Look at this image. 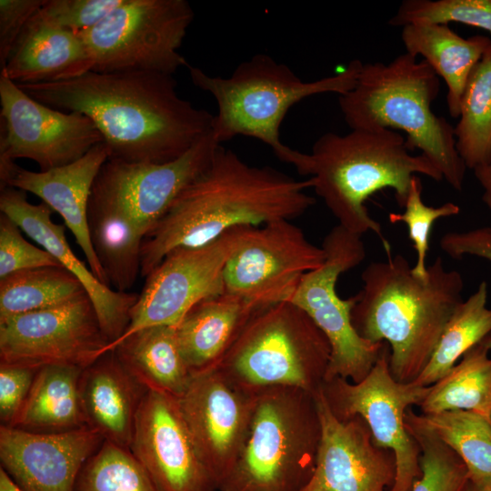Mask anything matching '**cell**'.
<instances>
[{
	"mask_svg": "<svg viewBox=\"0 0 491 491\" xmlns=\"http://www.w3.org/2000/svg\"><path fill=\"white\" fill-rule=\"evenodd\" d=\"M17 85L50 107L87 115L109 158L127 163L172 161L212 130L214 115L180 97L169 74L89 71L65 81Z\"/></svg>",
	"mask_w": 491,
	"mask_h": 491,
	"instance_id": "6da1fadb",
	"label": "cell"
},
{
	"mask_svg": "<svg viewBox=\"0 0 491 491\" xmlns=\"http://www.w3.org/2000/svg\"><path fill=\"white\" fill-rule=\"evenodd\" d=\"M312 178L296 179L271 166H254L219 145L209 165L178 195L145 236L141 276L172 250L199 246L239 226L292 220L316 203Z\"/></svg>",
	"mask_w": 491,
	"mask_h": 491,
	"instance_id": "7a4b0ae2",
	"label": "cell"
},
{
	"mask_svg": "<svg viewBox=\"0 0 491 491\" xmlns=\"http://www.w3.org/2000/svg\"><path fill=\"white\" fill-rule=\"evenodd\" d=\"M351 320L356 333L389 346V369L400 383L414 382L426 366L446 322L463 301L464 281L438 256L427 276L413 274L402 255L372 262L361 275Z\"/></svg>",
	"mask_w": 491,
	"mask_h": 491,
	"instance_id": "3957f363",
	"label": "cell"
},
{
	"mask_svg": "<svg viewBox=\"0 0 491 491\" xmlns=\"http://www.w3.org/2000/svg\"><path fill=\"white\" fill-rule=\"evenodd\" d=\"M410 152L405 136L390 129H355L345 135L328 132L314 143L311 153H302L295 168L313 179V189L338 225L360 235L375 233L388 256L391 246L380 224L369 215L366 201L377 191L390 188L398 205L404 207L414 175L443 179L425 155Z\"/></svg>",
	"mask_w": 491,
	"mask_h": 491,
	"instance_id": "277c9868",
	"label": "cell"
},
{
	"mask_svg": "<svg viewBox=\"0 0 491 491\" xmlns=\"http://www.w3.org/2000/svg\"><path fill=\"white\" fill-rule=\"evenodd\" d=\"M439 89L431 66L404 53L387 64L363 63L355 87L338 95V104L351 130L403 131L407 148L418 149L460 191L466 167L456 148L455 128L431 109Z\"/></svg>",
	"mask_w": 491,
	"mask_h": 491,
	"instance_id": "5b68a950",
	"label": "cell"
},
{
	"mask_svg": "<svg viewBox=\"0 0 491 491\" xmlns=\"http://www.w3.org/2000/svg\"><path fill=\"white\" fill-rule=\"evenodd\" d=\"M362 65L352 60L341 72L311 82L266 54L240 63L228 77L210 75L191 65L188 69L193 85L217 104L212 133L219 144L237 135L254 137L267 145L280 161L295 166L302 152L280 139V126L289 109L312 95L349 92Z\"/></svg>",
	"mask_w": 491,
	"mask_h": 491,
	"instance_id": "8992f818",
	"label": "cell"
},
{
	"mask_svg": "<svg viewBox=\"0 0 491 491\" xmlns=\"http://www.w3.org/2000/svg\"><path fill=\"white\" fill-rule=\"evenodd\" d=\"M321 434L315 393L257 392L245 446L218 491H300L313 474Z\"/></svg>",
	"mask_w": 491,
	"mask_h": 491,
	"instance_id": "52a82bcc",
	"label": "cell"
},
{
	"mask_svg": "<svg viewBox=\"0 0 491 491\" xmlns=\"http://www.w3.org/2000/svg\"><path fill=\"white\" fill-rule=\"evenodd\" d=\"M331 347L309 316L291 302L256 308L216 368L254 391L290 386L316 393Z\"/></svg>",
	"mask_w": 491,
	"mask_h": 491,
	"instance_id": "ba28073f",
	"label": "cell"
},
{
	"mask_svg": "<svg viewBox=\"0 0 491 491\" xmlns=\"http://www.w3.org/2000/svg\"><path fill=\"white\" fill-rule=\"evenodd\" d=\"M194 16L186 0H125L78 35L93 57L92 71L173 75L190 66L178 50Z\"/></svg>",
	"mask_w": 491,
	"mask_h": 491,
	"instance_id": "9c48e42d",
	"label": "cell"
},
{
	"mask_svg": "<svg viewBox=\"0 0 491 491\" xmlns=\"http://www.w3.org/2000/svg\"><path fill=\"white\" fill-rule=\"evenodd\" d=\"M362 235L340 225L324 237L326 261L301 278L289 301L304 310L326 336L331 355L326 379L362 381L379 358L386 344L362 338L353 326L355 296L342 299L336 293L338 277L366 257ZM324 381V382H325Z\"/></svg>",
	"mask_w": 491,
	"mask_h": 491,
	"instance_id": "30bf717a",
	"label": "cell"
},
{
	"mask_svg": "<svg viewBox=\"0 0 491 491\" xmlns=\"http://www.w3.org/2000/svg\"><path fill=\"white\" fill-rule=\"evenodd\" d=\"M389 346L360 382L335 377L323 383L321 389L332 413L346 420L360 416L368 426L375 444L388 448L396 457V478L389 491H410L420 476V448L408 433L405 416L428 395L431 386L400 383L389 369Z\"/></svg>",
	"mask_w": 491,
	"mask_h": 491,
	"instance_id": "8fae6325",
	"label": "cell"
},
{
	"mask_svg": "<svg viewBox=\"0 0 491 491\" xmlns=\"http://www.w3.org/2000/svg\"><path fill=\"white\" fill-rule=\"evenodd\" d=\"M290 221L248 228L225 266V293L256 307L289 301L304 275L325 263L323 247Z\"/></svg>",
	"mask_w": 491,
	"mask_h": 491,
	"instance_id": "7c38bea8",
	"label": "cell"
},
{
	"mask_svg": "<svg viewBox=\"0 0 491 491\" xmlns=\"http://www.w3.org/2000/svg\"><path fill=\"white\" fill-rule=\"evenodd\" d=\"M249 227L233 228L203 246L170 251L145 276L125 332L105 351L140 329L159 325L176 326L196 303L223 293L225 266Z\"/></svg>",
	"mask_w": 491,
	"mask_h": 491,
	"instance_id": "4fadbf2b",
	"label": "cell"
},
{
	"mask_svg": "<svg viewBox=\"0 0 491 491\" xmlns=\"http://www.w3.org/2000/svg\"><path fill=\"white\" fill-rule=\"evenodd\" d=\"M0 103V165L25 158L45 172L69 165L105 142L87 115L40 103L2 75Z\"/></svg>",
	"mask_w": 491,
	"mask_h": 491,
	"instance_id": "5bb4252c",
	"label": "cell"
},
{
	"mask_svg": "<svg viewBox=\"0 0 491 491\" xmlns=\"http://www.w3.org/2000/svg\"><path fill=\"white\" fill-rule=\"evenodd\" d=\"M108 345L87 294L0 321V364L84 369L103 356Z\"/></svg>",
	"mask_w": 491,
	"mask_h": 491,
	"instance_id": "9a60e30c",
	"label": "cell"
},
{
	"mask_svg": "<svg viewBox=\"0 0 491 491\" xmlns=\"http://www.w3.org/2000/svg\"><path fill=\"white\" fill-rule=\"evenodd\" d=\"M257 392L215 368L192 376L177 399L198 453L217 490L232 472L245 446Z\"/></svg>",
	"mask_w": 491,
	"mask_h": 491,
	"instance_id": "2e32d148",
	"label": "cell"
},
{
	"mask_svg": "<svg viewBox=\"0 0 491 491\" xmlns=\"http://www.w3.org/2000/svg\"><path fill=\"white\" fill-rule=\"evenodd\" d=\"M219 145L211 130L180 157L166 163L109 158L100 169L91 195L121 206L145 236L184 189L209 165Z\"/></svg>",
	"mask_w": 491,
	"mask_h": 491,
	"instance_id": "e0dca14e",
	"label": "cell"
},
{
	"mask_svg": "<svg viewBox=\"0 0 491 491\" xmlns=\"http://www.w3.org/2000/svg\"><path fill=\"white\" fill-rule=\"evenodd\" d=\"M129 450L159 491H215L176 398L153 390L143 395Z\"/></svg>",
	"mask_w": 491,
	"mask_h": 491,
	"instance_id": "ac0fdd59",
	"label": "cell"
},
{
	"mask_svg": "<svg viewBox=\"0 0 491 491\" xmlns=\"http://www.w3.org/2000/svg\"><path fill=\"white\" fill-rule=\"evenodd\" d=\"M315 398L321 440L313 474L300 491H389L396 478L394 452L375 444L360 416L337 418L321 387Z\"/></svg>",
	"mask_w": 491,
	"mask_h": 491,
	"instance_id": "d6986e66",
	"label": "cell"
},
{
	"mask_svg": "<svg viewBox=\"0 0 491 491\" xmlns=\"http://www.w3.org/2000/svg\"><path fill=\"white\" fill-rule=\"evenodd\" d=\"M104 441L88 426L41 433L1 425V468L23 491H74L80 470Z\"/></svg>",
	"mask_w": 491,
	"mask_h": 491,
	"instance_id": "ffe728a7",
	"label": "cell"
},
{
	"mask_svg": "<svg viewBox=\"0 0 491 491\" xmlns=\"http://www.w3.org/2000/svg\"><path fill=\"white\" fill-rule=\"evenodd\" d=\"M0 211L78 278L94 305L109 345L118 340L129 325L138 295L118 292L100 282L75 255L65 235V225L52 221L54 211L44 202L31 204L25 192L7 186L1 190Z\"/></svg>",
	"mask_w": 491,
	"mask_h": 491,
	"instance_id": "44dd1931",
	"label": "cell"
},
{
	"mask_svg": "<svg viewBox=\"0 0 491 491\" xmlns=\"http://www.w3.org/2000/svg\"><path fill=\"white\" fill-rule=\"evenodd\" d=\"M109 157V149L103 142L64 166L35 172L14 163L0 173L1 190L9 186L30 192L60 215L83 251L90 270L106 286V277L90 240L87 212L95 178Z\"/></svg>",
	"mask_w": 491,
	"mask_h": 491,
	"instance_id": "7402d4cb",
	"label": "cell"
},
{
	"mask_svg": "<svg viewBox=\"0 0 491 491\" xmlns=\"http://www.w3.org/2000/svg\"><path fill=\"white\" fill-rule=\"evenodd\" d=\"M94 67L93 57L72 31L45 17L39 10L26 24L0 75L17 85L65 81Z\"/></svg>",
	"mask_w": 491,
	"mask_h": 491,
	"instance_id": "603a6c76",
	"label": "cell"
},
{
	"mask_svg": "<svg viewBox=\"0 0 491 491\" xmlns=\"http://www.w3.org/2000/svg\"><path fill=\"white\" fill-rule=\"evenodd\" d=\"M80 397L85 424L105 441L129 449L135 418L145 392L113 350L83 369Z\"/></svg>",
	"mask_w": 491,
	"mask_h": 491,
	"instance_id": "cb8c5ba5",
	"label": "cell"
},
{
	"mask_svg": "<svg viewBox=\"0 0 491 491\" xmlns=\"http://www.w3.org/2000/svg\"><path fill=\"white\" fill-rule=\"evenodd\" d=\"M258 307L225 292L196 303L176 325L179 347L192 375L218 366Z\"/></svg>",
	"mask_w": 491,
	"mask_h": 491,
	"instance_id": "d4e9b609",
	"label": "cell"
},
{
	"mask_svg": "<svg viewBox=\"0 0 491 491\" xmlns=\"http://www.w3.org/2000/svg\"><path fill=\"white\" fill-rule=\"evenodd\" d=\"M406 53L423 57L447 86L450 115L459 116L460 103L467 79L491 40L481 35L464 38L448 25L417 22L402 27Z\"/></svg>",
	"mask_w": 491,
	"mask_h": 491,
	"instance_id": "484cf974",
	"label": "cell"
},
{
	"mask_svg": "<svg viewBox=\"0 0 491 491\" xmlns=\"http://www.w3.org/2000/svg\"><path fill=\"white\" fill-rule=\"evenodd\" d=\"M111 350L145 390L178 399L192 379L179 347L176 326L159 325L140 329L107 349Z\"/></svg>",
	"mask_w": 491,
	"mask_h": 491,
	"instance_id": "4316f807",
	"label": "cell"
},
{
	"mask_svg": "<svg viewBox=\"0 0 491 491\" xmlns=\"http://www.w3.org/2000/svg\"><path fill=\"white\" fill-rule=\"evenodd\" d=\"M87 221L90 240L108 286L128 292L141 275L144 233L121 206L93 195Z\"/></svg>",
	"mask_w": 491,
	"mask_h": 491,
	"instance_id": "83f0119b",
	"label": "cell"
},
{
	"mask_svg": "<svg viewBox=\"0 0 491 491\" xmlns=\"http://www.w3.org/2000/svg\"><path fill=\"white\" fill-rule=\"evenodd\" d=\"M82 372L83 368L74 366L39 368L12 427L55 433L86 426L79 387Z\"/></svg>",
	"mask_w": 491,
	"mask_h": 491,
	"instance_id": "f1b7e54d",
	"label": "cell"
},
{
	"mask_svg": "<svg viewBox=\"0 0 491 491\" xmlns=\"http://www.w3.org/2000/svg\"><path fill=\"white\" fill-rule=\"evenodd\" d=\"M405 421L449 446L465 463L473 485L491 486V424L487 417L465 410L416 414L409 407Z\"/></svg>",
	"mask_w": 491,
	"mask_h": 491,
	"instance_id": "f546056e",
	"label": "cell"
},
{
	"mask_svg": "<svg viewBox=\"0 0 491 491\" xmlns=\"http://www.w3.org/2000/svg\"><path fill=\"white\" fill-rule=\"evenodd\" d=\"M482 340L440 380L419 405L421 413L465 410L486 417L491 413V357Z\"/></svg>",
	"mask_w": 491,
	"mask_h": 491,
	"instance_id": "4dcf8cb0",
	"label": "cell"
},
{
	"mask_svg": "<svg viewBox=\"0 0 491 491\" xmlns=\"http://www.w3.org/2000/svg\"><path fill=\"white\" fill-rule=\"evenodd\" d=\"M487 284L462 301L446 322L435 350L415 384L429 386L444 377L466 351L491 333V308L487 307Z\"/></svg>",
	"mask_w": 491,
	"mask_h": 491,
	"instance_id": "1f68e13d",
	"label": "cell"
},
{
	"mask_svg": "<svg viewBox=\"0 0 491 491\" xmlns=\"http://www.w3.org/2000/svg\"><path fill=\"white\" fill-rule=\"evenodd\" d=\"M456 148L466 168L491 162V45L473 68L460 103Z\"/></svg>",
	"mask_w": 491,
	"mask_h": 491,
	"instance_id": "d6a6232c",
	"label": "cell"
},
{
	"mask_svg": "<svg viewBox=\"0 0 491 491\" xmlns=\"http://www.w3.org/2000/svg\"><path fill=\"white\" fill-rule=\"evenodd\" d=\"M84 294L82 283L63 266L15 272L0 279V321L61 306Z\"/></svg>",
	"mask_w": 491,
	"mask_h": 491,
	"instance_id": "836d02e7",
	"label": "cell"
},
{
	"mask_svg": "<svg viewBox=\"0 0 491 491\" xmlns=\"http://www.w3.org/2000/svg\"><path fill=\"white\" fill-rule=\"evenodd\" d=\"M74 491H159L127 448L104 441L80 470Z\"/></svg>",
	"mask_w": 491,
	"mask_h": 491,
	"instance_id": "e575fe53",
	"label": "cell"
},
{
	"mask_svg": "<svg viewBox=\"0 0 491 491\" xmlns=\"http://www.w3.org/2000/svg\"><path fill=\"white\" fill-rule=\"evenodd\" d=\"M420 448V476L410 491H469L471 481L461 458L427 431L405 421Z\"/></svg>",
	"mask_w": 491,
	"mask_h": 491,
	"instance_id": "d590c367",
	"label": "cell"
},
{
	"mask_svg": "<svg viewBox=\"0 0 491 491\" xmlns=\"http://www.w3.org/2000/svg\"><path fill=\"white\" fill-rule=\"evenodd\" d=\"M417 22H455L491 34V0H404L388 24L403 27Z\"/></svg>",
	"mask_w": 491,
	"mask_h": 491,
	"instance_id": "8d00e7d4",
	"label": "cell"
},
{
	"mask_svg": "<svg viewBox=\"0 0 491 491\" xmlns=\"http://www.w3.org/2000/svg\"><path fill=\"white\" fill-rule=\"evenodd\" d=\"M422 184L417 175H414L402 213H389L392 224L403 223L407 226L408 236L416 252V262L412 266L413 274L420 278L427 276L426 264L429 250L430 232L434 223L442 217H450L460 213V207L452 202L440 206L426 205L422 199Z\"/></svg>",
	"mask_w": 491,
	"mask_h": 491,
	"instance_id": "74e56055",
	"label": "cell"
},
{
	"mask_svg": "<svg viewBox=\"0 0 491 491\" xmlns=\"http://www.w3.org/2000/svg\"><path fill=\"white\" fill-rule=\"evenodd\" d=\"M21 231L14 221L1 213L0 279L23 270L62 266L46 250L25 239Z\"/></svg>",
	"mask_w": 491,
	"mask_h": 491,
	"instance_id": "f35d334b",
	"label": "cell"
},
{
	"mask_svg": "<svg viewBox=\"0 0 491 491\" xmlns=\"http://www.w3.org/2000/svg\"><path fill=\"white\" fill-rule=\"evenodd\" d=\"M125 0H45L43 15L75 34L86 31L120 6Z\"/></svg>",
	"mask_w": 491,
	"mask_h": 491,
	"instance_id": "ab89813d",
	"label": "cell"
},
{
	"mask_svg": "<svg viewBox=\"0 0 491 491\" xmlns=\"http://www.w3.org/2000/svg\"><path fill=\"white\" fill-rule=\"evenodd\" d=\"M38 369L0 364V420L12 426L31 390Z\"/></svg>",
	"mask_w": 491,
	"mask_h": 491,
	"instance_id": "60d3db41",
	"label": "cell"
},
{
	"mask_svg": "<svg viewBox=\"0 0 491 491\" xmlns=\"http://www.w3.org/2000/svg\"><path fill=\"white\" fill-rule=\"evenodd\" d=\"M44 4L45 0L0 1V71L26 24Z\"/></svg>",
	"mask_w": 491,
	"mask_h": 491,
	"instance_id": "b9f144b4",
	"label": "cell"
},
{
	"mask_svg": "<svg viewBox=\"0 0 491 491\" xmlns=\"http://www.w3.org/2000/svg\"><path fill=\"white\" fill-rule=\"evenodd\" d=\"M475 175L483 188V202L491 210V162L474 169Z\"/></svg>",
	"mask_w": 491,
	"mask_h": 491,
	"instance_id": "7bdbcfd3",
	"label": "cell"
},
{
	"mask_svg": "<svg viewBox=\"0 0 491 491\" xmlns=\"http://www.w3.org/2000/svg\"><path fill=\"white\" fill-rule=\"evenodd\" d=\"M0 491H23L13 482V480L9 477V476L1 467H0Z\"/></svg>",
	"mask_w": 491,
	"mask_h": 491,
	"instance_id": "ee69618b",
	"label": "cell"
},
{
	"mask_svg": "<svg viewBox=\"0 0 491 491\" xmlns=\"http://www.w3.org/2000/svg\"><path fill=\"white\" fill-rule=\"evenodd\" d=\"M469 491H491V486H477L471 483V486L469 488Z\"/></svg>",
	"mask_w": 491,
	"mask_h": 491,
	"instance_id": "f6af8a7d",
	"label": "cell"
},
{
	"mask_svg": "<svg viewBox=\"0 0 491 491\" xmlns=\"http://www.w3.org/2000/svg\"><path fill=\"white\" fill-rule=\"evenodd\" d=\"M485 345L491 350V333L483 339Z\"/></svg>",
	"mask_w": 491,
	"mask_h": 491,
	"instance_id": "bcb514c9",
	"label": "cell"
},
{
	"mask_svg": "<svg viewBox=\"0 0 491 491\" xmlns=\"http://www.w3.org/2000/svg\"><path fill=\"white\" fill-rule=\"evenodd\" d=\"M488 420H489V422H490V424H491V413H490V415H489Z\"/></svg>",
	"mask_w": 491,
	"mask_h": 491,
	"instance_id": "7dc6e473",
	"label": "cell"
}]
</instances>
